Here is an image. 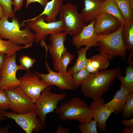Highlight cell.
<instances>
[{
    "label": "cell",
    "mask_w": 133,
    "mask_h": 133,
    "mask_svg": "<svg viewBox=\"0 0 133 133\" xmlns=\"http://www.w3.org/2000/svg\"><path fill=\"white\" fill-rule=\"evenodd\" d=\"M120 70L119 66L90 73L80 85L84 96L93 100L101 98L108 90Z\"/></svg>",
    "instance_id": "6da1fadb"
},
{
    "label": "cell",
    "mask_w": 133,
    "mask_h": 133,
    "mask_svg": "<svg viewBox=\"0 0 133 133\" xmlns=\"http://www.w3.org/2000/svg\"><path fill=\"white\" fill-rule=\"evenodd\" d=\"M60 120H74L86 124L92 119V109L80 98L75 97L56 110Z\"/></svg>",
    "instance_id": "7a4b0ae2"
},
{
    "label": "cell",
    "mask_w": 133,
    "mask_h": 133,
    "mask_svg": "<svg viewBox=\"0 0 133 133\" xmlns=\"http://www.w3.org/2000/svg\"><path fill=\"white\" fill-rule=\"evenodd\" d=\"M12 18L11 22L9 21V18L6 16L0 19V38L11 40L20 46L32 45L35 37L34 33L26 26L21 30L18 20Z\"/></svg>",
    "instance_id": "3957f363"
},
{
    "label": "cell",
    "mask_w": 133,
    "mask_h": 133,
    "mask_svg": "<svg viewBox=\"0 0 133 133\" xmlns=\"http://www.w3.org/2000/svg\"><path fill=\"white\" fill-rule=\"evenodd\" d=\"M123 24L116 31L107 35H97L96 46L98 51L104 54L110 61L115 57L121 56L125 60L127 49L122 38Z\"/></svg>",
    "instance_id": "277c9868"
},
{
    "label": "cell",
    "mask_w": 133,
    "mask_h": 133,
    "mask_svg": "<svg viewBox=\"0 0 133 133\" xmlns=\"http://www.w3.org/2000/svg\"><path fill=\"white\" fill-rule=\"evenodd\" d=\"M52 87L49 85L46 88L35 102L37 115L45 128L46 115L57 109L58 101L65 99L67 95L65 92L56 94L52 92Z\"/></svg>",
    "instance_id": "5b68a950"
},
{
    "label": "cell",
    "mask_w": 133,
    "mask_h": 133,
    "mask_svg": "<svg viewBox=\"0 0 133 133\" xmlns=\"http://www.w3.org/2000/svg\"><path fill=\"white\" fill-rule=\"evenodd\" d=\"M58 14L63 23L64 31L67 34L75 36L86 25L77 7L72 3L63 4Z\"/></svg>",
    "instance_id": "8992f818"
},
{
    "label": "cell",
    "mask_w": 133,
    "mask_h": 133,
    "mask_svg": "<svg viewBox=\"0 0 133 133\" xmlns=\"http://www.w3.org/2000/svg\"><path fill=\"white\" fill-rule=\"evenodd\" d=\"M4 90L9 100L8 109L11 111L23 114L35 110V102L19 86Z\"/></svg>",
    "instance_id": "52a82bcc"
},
{
    "label": "cell",
    "mask_w": 133,
    "mask_h": 133,
    "mask_svg": "<svg viewBox=\"0 0 133 133\" xmlns=\"http://www.w3.org/2000/svg\"><path fill=\"white\" fill-rule=\"evenodd\" d=\"M0 114L4 117L14 120L26 133H37L45 128L38 118L35 110L23 114L12 111L0 110Z\"/></svg>",
    "instance_id": "ba28073f"
},
{
    "label": "cell",
    "mask_w": 133,
    "mask_h": 133,
    "mask_svg": "<svg viewBox=\"0 0 133 133\" xmlns=\"http://www.w3.org/2000/svg\"><path fill=\"white\" fill-rule=\"evenodd\" d=\"M46 17L44 15L41 16L32 21L27 22L26 25L23 26L28 27L34 32L35 43L43 41L48 34L64 31V26L61 20L46 22Z\"/></svg>",
    "instance_id": "9c48e42d"
},
{
    "label": "cell",
    "mask_w": 133,
    "mask_h": 133,
    "mask_svg": "<svg viewBox=\"0 0 133 133\" xmlns=\"http://www.w3.org/2000/svg\"><path fill=\"white\" fill-rule=\"evenodd\" d=\"M17 52L8 56L5 55L4 65L0 73V90L6 89L19 86L20 83L16 76L17 71L25 70L21 65H17L16 63Z\"/></svg>",
    "instance_id": "30bf717a"
},
{
    "label": "cell",
    "mask_w": 133,
    "mask_h": 133,
    "mask_svg": "<svg viewBox=\"0 0 133 133\" xmlns=\"http://www.w3.org/2000/svg\"><path fill=\"white\" fill-rule=\"evenodd\" d=\"M18 79L20 83L19 86L35 102L41 92L49 85L42 81L38 75L29 71Z\"/></svg>",
    "instance_id": "8fae6325"
},
{
    "label": "cell",
    "mask_w": 133,
    "mask_h": 133,
    "mask_svg": "<svg viewBox=\"0 0 133 133\" xmlns=\"http://www.w3.org/2000/svg\"><path fill=\"white\" fill-rule=\"evenodd\" d=\"M45 66L49 73L43 74L37 72L34 73L39 76L42 81L49 85H55L63 90L75 89L72 75L67 72H56L50 67L46 60Z\"/></svg>",
    "instance_id": "7c38bea8"
},
{
    "label": "cell",
    "mask_w": 133,
    "mask_h": 133,
    "mask_svg": "<svg viewBox=\"0 0 133 133\" xmlns=\"http://www.w3.org/2000/svg\"><path fill=\"white\" fill-rule=\"evenodd\" d=\"M122 24L113 15L101 13L94 20V28L97 35H107L117 31Z\"/></svg>",
    "instance_id": "4fadbf2b"
},
{
    "label": "cell",
    "mask_w": 133,
    "mask_h": 133,
    "mask_svg": "<svg viewBox=\"0 0 133 133\" xmlns=\"http://www.w3.org/2000/svg\"><path fill=\"white\" fill-rule=\"evenodd\" d=\"M94 20L88 25H85L77 35L73 36L72 43L77 49L82 46L90 48L96 46L97 35L94 28Z\"/></svg>",
    "instance_id": "5bb4252c"
},
{
    "label": "cell",
    "mask_w": 133,
    "mask_h": 133,
    "mask_svg": "<svg viewBox=\"0 0 133 133\" xmlns=\"http://www.w3.org/2000/svg\"><path fill=\"white\" fill-rule=\"evenodd\" d=\"M93 100L90 105L92 109V118L96 121L98 129L104 131L107 118L112 113L115 112L103 105L104 100L101 98Z\"/></svg>",
    "instance_id": "9a60e30c"
},
{
    "label": "cell",
    "mask_w": 133,
    "mask_h": 133,
    "mask_svg": "<svg viewBox=\"0 0 133 133\" xmlns=\"http://www.w3.org/2000/svg\"><path fill=\"white\" fill-rule=\"evenodd\" d=\"M67 34L63 31L50 34V41L51 43L47 46L51 56L53 63H57L62 56L67 51L64 46Z\"/></svg>",
    "instance_id": "2e32d148"
},
{
    "label": "cell",
    "mask_w": 133,
    "mask_h": 133,
    "mask_svg": "<svg viewBox=\"0 0 133 133\" xmlns=\"http://www.w3.org/2000/svg\"><path fill=\"white\" fill-rule=\"evenodd\" d=\"M84 7L80 13L86 24L94 20L101 13V10L105 0H83Z\"/></svg>",
    "instance_id": "e0dca14e"
},
{
    "label": "cell",
    "mask_w": 133,
    "mask_h": 133,
    "mask_svg": "<svg viewBox=\"0 0 133 133\" xmlns=\"http://www.w3.org/2000/svg\"><path fill=\"white\" fill-rule=\"evenodd\" d=\"M64 0H51L47 2L44 9L41 14L32 19L24 20L21 24L23 25L27 22L32 21L43 15L46 16V22H52L56 21V18L59 12Z\"/></svg>",
    "instance_id": "ac0fdd59"
},
{
    "label": "cell",
    "mask_w": 133,
    "mask_h": 133,
    "mask_svg": "<svg viewBox=\"0 0 133 133\" xmlns=\"http://www.w3.org/2000/svg\"><path fill=\"white\" fill-rule=\"evenodd\" d=\"M110 61L103 53H99L90 58H87L85 68L90 73L97 72L107 68Z\"/></svg>",
    "instance_id": "d6986e66"
},
{
    "label": "cell",
    "mask_w": 133,
    "mask_h": 133,
    "mask_svg": "<svg viewBox=\"0 0 133 133\" xmlns=\"http://www.w3.org/2000/svg\"><path fill=\"white\" fill-rule=\"evenodd\" d=\"M129 93L124 87L121 84L120 89L116 93L113 99L108 102L103 103V104L114 110L115 113L117 114L121 112Z\"/></svg>",
    "instance_id": "ffe728a7"
},
{
    "label": "cell",
    "mask_w": 133,
    "mask_h": 133,
    "mask_svg": "<svg viewBox=\"0 0 133 133\" xmlns=\"http://www.w3.org/2000/svg\"><path fill=\"white\" fill-rule=\"evenodd\" d=\"M133 53H130L127 63L129 64L125 71V76H122L120 70L116 78L121 83L123 86L130 93L133 92V61L131 59Z\"/></svg>",
    "instance_id": "44dd1931"
},
{
    "label": "cell",
    "mask_w": 133,
    "mask_h": 133,
    "mask_svg": "<svg viewBox=\"0 0 133 133\" xmlns=\"http://www.w3.org/2000/svg\"><path fill=\"white\" fill-rule=\"evenodd\" d=\"M122 35L127 50L130 53H133V20L123 24Z\"/></svg>",
    "instance_id": "7402d4cb"
},
{
    "label": "cell",
    "mask_w": 133,
    "mask_h": 133,
    "mask_svg": "<svg viewBox=\"0 0 133 133\" xmlns=\"http://www.w3.org/2000/svg\"><path fill=\"white\" fill-rule=\"evenodd\" d=\"M90 48L85 47L79 49L77 51L78 57L77 61L72 67H70L67 70L68 72L72 75L78 71L85 68L87 61L86 53Z\"/></svg>",
    "instance_id": "603a6c76"
},
{
    "label": "cell",
    "mask_w": 133,
    "mask_h": 133,
    "mask_svg": "<svg viewBox=\"0 0 133 133\" xmlns=\"http://www.w3.org/2000/svg\"><path fill=\"white\" fill-rule=\"evenodd\" d=\"M101 13L111 15L117 18L122 24L126 22L122 17L114 0H105L102 6Z\"/></svg>",
    "instance_id": "cb8c5ba5"
},
{
    "label": "cell",
    "mask_w": 133,
    "mask_h": 133,
    "mask_svg": "<svg viewBox=\"0 0 133 133\" xmlns=\"http://www.w3.org/2000/svg\"><path fill=\"white\" fill-rule=\"evenodd\" d=\"M32 46L29 45L21 47L10 40L5 41L0 38V53L10 56L21 49L27 48Z\"/></svg>",
    "instance_id": "d4e9b609"
},
{
    "label": "cell",
    "mask_w": 133,
    "mask_h": 133,
    "mask_svg": "<svg viewBox=\"0 0 133 133\" xmlns=\"http://www.w3.org/2000/svg\"><path fill=\"white\" fill-rule=\"evenodd\" d=\"M126 22L133 20V9L131 6L129 0H114Z\"/></svg>",
    "instance_id": "484cf974"
},
{
    "label": "cell",
    "mask_w": 133,
    "mask_h": 133,
    "mask_svg": "<svg viewBox=\"0 0 133 133\" xmlns=\"http://www.w3.org/2000/svg\"><path fill=\"white\" fill-rule=\"evenodd\" d=\"M74 57L73 54L66 52L62 56L57 63H53L54 70L58 72H67V66L71 63Z\"/></svg>",
    "instance_id": "4316f807"
},
{
    "label": "cell",
    "mask_w": 133,
    "mask_h": 133,
    "mask_svg": "<svg viewBox=\"0 0 133 133\" xmlns=\"http://www.w3.org/2000/svg\"><path fill=\"white\" fill-rule=\"evenodd\" d=\"M90 74L85 68L73 74L72 76L75 89L80 86Z\"/></svg>",
    "instance_id": "83f0119b"
},
{
    "label": "cell",
    "mask_w": 133,
    "mask_h": 133,
    "mask_svg": "<svg viewBox=\"0 0 133 133\" xmlns=\"http://www.w3.org/2000/svg\"><path fill=\"white\" fill-rule=\"evenodd\" d=\"M121 111L125 119L129 118L133 115V93L128 95Z\"/></svg>",
    "instance_id": "f1b7e54d"
},
{
    "label": "cell",
    "mask_w": 133,
    "mask_h": 133,
    "mask_svg": "<svg viewBox=\"0 0 133 133\" xmlns=\"http://www.w3.org/2000/svg\"><path fill=\"white\" fill-rule=\"evenodd\" d=\"M96 121L91 120L86 124L80 123L78 126V129L82 133H97Z\"/></svg>",
    "instance_id": "f546056e"
},
{
    "label": "cell",
    "mask_w": 133,
    "mask_h": 133,
    "mask_svg": "<svg viewBox=\"0 0 133 133\" xmlns=\"http://www.w3.org/2000/svg\"><path fill=\"white\" fill-rule=\"evenodd\" d=\"M0 4L3 8L6 16L9 18L14 17L15 14L13 12L12 6L13 5L12 0H0Z\"/></svg>",
    "instance_id": "4dcf8cb0"
},
{
    "label": "cell",
    "mask_w": 133,
    "mask_h": 133,
    "mask_svg": "<svg viewBox=\"0 0 133 133\" xmlns=\"http://www.w3.org/2000/svg\"><path fill=\"white\" fill-rule=\"evenodd\" d=\"M19 61L20 64L23 67L25 70L28 71L30 68L33 66L36 60L27 56L22 55L19 58Z\"/></svg>",
    "instance_id": "1f68e13d"
},
{
    "label": "cell",
    "mask_w": 133,
    "mask_h": 133,
    "mask_svg": "<svg viewBox=\"0 0 133 133\" xmlns=\"http://www.w3.org/2000/svg\"><path fill=\"white\" fill-rule=\"evenodd\" d=\"M9 103V98L4 90H0V110H7Z\"/></svg>",
    "instance_id": "d6a6232c"
},
{
    "label": "cell",
    "mask_w": 133,
    "mask_h": 133,
    "mask_svg": "<svg viewBox=\"0 0 133 133\" xmlns=\"http://www.w3.org/2000/svg\"><path fill=\"white\" fill-rule=\"evenodd\" d=\"M24 0H13V5L14 7L13 10L14 12L19 10L22 8Z\"/></svg>",
    "instance_id": "836d02e7"
},
{
    "label": "cell",
    "mask_w": 133,
    "mask_h": 133,
    "mask_svg": "<svg viewBox=\"0 0 133 133\" xmlns=\"http://www.w3.org/2000/svg\"><path fill=\"white\" fill-rule=\"evenodd\" d=\"M48 1V0H26V7L27 8L30 3L34 2H37L45 7Z\"/></svg>",
    "instance_id": "e575fe53"
},
{
    "label": "cell",
    "mask_w": 133,
    "mask_h": 133,
    "mask_svg": "<svg viewBox=\"0 0 133 133\" xmlns=\"http://www.w3.org/2000/svg\"><path fill=\"white\" fill-rule=\"evenodd\" d=\"M56 133H71L69 129L65 128L62 126L58 125L57 127Z\"/></svg>",
    "instance_id": "d590c367"
},
{
    "label": "cell",
    "mask_w": 133,
    "mask_h": 133,
    "mask_svg": "<svg viewBox=\"0 0 133 133\" xmlns=\"http://www.w3.org/2000/svg\"><path fill=\"white\" fill-rule=\"evenodd\" d=\"M121 123L126 127H133V118L128 120H126L125 119H122L121 120Z\"/></svg>",
    "instance_id": "8d00e7d4"
},
{
    "label": "cell",
    "mask_w": 133,
    "mask_h": 133,
    "mask_svg": "<svg viewBox=\"0 0 133 133\" xmlns=\"http://www.w3.org/2000/svg\"><path fill=\"white\" fill-rule=\"evenodd\" d=\"M5 55L6 54L4 53H0V74L4 65Z\"/></svg>",
    "instance_id": "74e56055"
},
{
    "label": "cell",
    "mask_w": 133,
    "mask_h": 133,
    "mask_svg": "<svg viewBox=\"0 0 133 133\" xmlns=\"http://www.w3.org/2000/svg\"><path fill=\"white\" fill-rule=\"evenodd\" d=\"M10 126L7 125L3 127L0 126V133H7L9 132Z\"/></svg>",
    "instance_id": "f35d334b"
},
{
    "label": "cell",
    "mask_w": 133,
    "mask_h": 133,
    "mask_svg": "<svg viewBox=\"0 0 133 133\" xmlns=\"http://www.w3.org/2000/svg\"><path fill=\"white\" fill-rule=\"evenodd\" d=\"M122 133H133V127H126L123 130Z\"/></svg>",
    "instance_id": "ab89813d"
},
{
    "label": "cell",
    "mask_w": 133,
    "mask_h": 133,
    "mask_svg": "<svg viewBox=\"0 0 133 133\" xmlns=\"http://www.w3.org/2000/svg\"><path fill=\"white\" fill-rule=\"evenodd\" d=\"M6 16L4 11L0 4V20Z\"/></svg>",
    "instance_id": "60d3db41"
},
{
    "label": "cell",
    "mask_w": 133,
    "mask_h": 133,
    "mask_svg": "<svg viewBox=\"0 0 133 133\" xmlns=\"http://www.w3.org/2000/svg\"><path fill=\"white\" fill-rule=\"evenodd\" d=\"M129 1L131 6L133 9V0H129Z\"/></svg>",
    "instance_id": "b9f144b4"
},
{
    "label": "cell",
    "mask_w": 133,
    "mask_h": 133,
    "mask_svg": "<svg viewBox=\"0 0 133 133\" xmlns=\"http://www.w3.org/2000/svg\"><path fill=\"white\" fill-rule=\"evenodd\" d=\"M4 117L2 115L0 114V122L4 119Z\"/></svg>",
    "instance_id": "7bdbcfd3"
},
{
    "label": "cell",
    "mask_w": 133,
    "mask_h": 133,
    "mask_svg": "<svg viewBox=\"0 0 133 133\" xmlns=\"http://www.w3.org/2000/svg\"></svg>",
    "instance_id": "ee69618b"
},
{
    "label": "cell",
    "mask_w": 133,
    "mask_h": 133,
    "mask_svg": "<svg viewBox=\"0 0 133 133\" xmlns=\"http://www.w3.org/2000/svg\"></svg>",
    "instance_id": "f6af8a7d"
},
{
    "label": "cell",
    "mask_w": 133,
    "mask_h": 133,
    "mask_svg": "<svg viewBox=\"0 0 133 133\" xmlns=\"http://www.w3.org/2000/svg\"></svg>",
    "instance_id": "bcb514c9"
}]
</instances>
